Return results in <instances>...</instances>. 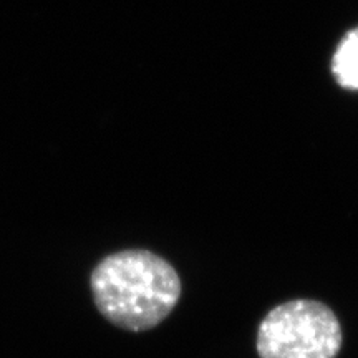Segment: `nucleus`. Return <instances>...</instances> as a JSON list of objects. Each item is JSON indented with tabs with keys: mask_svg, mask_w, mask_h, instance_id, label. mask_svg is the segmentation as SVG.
<instances>
[{
	"mask_svg": "<svg viewBox=\"0 0 358 358\" xmlns=\"http://www.w3.org/2000/svg\"><path fill=\"white\" fill-rule=\"evenodd\" d=\"M90 285L98 312L110 324L134 334L166 320L182 292L176 268L143 249L120 250L101 259Z\"/></svg>",
	"mask_w": 358,
	"mask_h": 358,
	"instance_id": "1",
	"label": "nucleus"
},
{
	"mask_svg": "<svg viewBox=\"0 0 358 358\" xmlns=\"http://www.w3.org/2000/svg\"><path fill=\"white\" fill-rule=\"evenodd\" d=\"M342 345L337 315L329 306L310 299L274 307L257 329L259 358H337Z\"/></svg>",
	"mask_w": 358,
	"mask_h": 358,
	"instance_id": "2",
	"label": "nucleus"
},
{
	"mask_svg": "<svg viewBox=\"0 0 358 358\" xmlns=\"http://www.w3.org/2000/svg\"><path fill=\"white\" fill-rule=\"evenodd\" d=\"M332 70L343 88L358 90V29L352 30L334 55Z\"/></svg>",
	"mask_w": 358,
	"mask_h": 358,
	"instance_id": "3",
	"label": "nucleus"
}]
</instances>
